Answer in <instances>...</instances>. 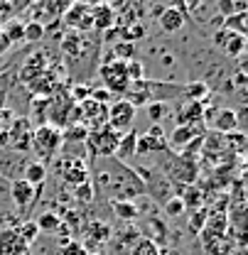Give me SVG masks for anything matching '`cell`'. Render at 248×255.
<instances>
[{"label": "cell", "mask_w": 248, "mask_h": 255, "mask_svg": "<svg viewBox=\"0 0 248 255\" xmlns=\"http://www.w3.org/2000/svg\"><path fill=\"white\" fill-rule=\"evenodd\" d=\"M96 187L103 191L111 201H133L148 191V184L130 169L125 162H118L116 157H101L96 169Z\"/></svg>", "instance_id": "cell-1"}, {"label": "cell", "mask_w": 248, "mask_h": 255, "mask_svg": "<svg viewBox=\"0 0 248 255\" xmlns=\"http://www.w3.org/2000/svg\"><path fill=\"white\" fill-rule=\"evenodd\" d=\"M64 142V135L59 128L49 126V123H42L39 128H34V132H32V145L30 150L37 152V162H42L44 164V159H52L57 157V152H59V147H62Z\"/></svg>", "instance_id": "cell-2"}, {"label": "cell", "mask_w": 248, "mask_h": 255, "mask_svg": "<svg viewBox=\"0 0 248 255\" xmlns=\"http://www.w3.org/2000/svg\"><path fill=\"white\" fill-rule=\"evenodd\" d=\"M121 135H123V132H116L111 126H101V128H96V130H89V135H86V147H89L91 162L93 159H101V157H113Z\"/></svg>", "instance_id": "cell-3"}, {"label": "cell", "mask_w": 248, "mask_h": 255, "mask_svg": "<svg viewBox=\"0 0 248 255\" xmlns=\"http://www.w3.org/2000/svg\"><path fill=\"white\" fill-rule=\"evenodd\" d=\"M98 71H101V79H103V84L111 94H125L128 91L130 81L125 76V62H118V59H113V54H108L101 62Z\"/></svg>", "instance_id": "cell-4"}, {"label": "cell", "mask_w": 248, "mask_h": 255, "mask_svg": "<svg viewBox=\"0 0 248 255\" xmlns=\"http://www.w3.org/2000/svg\"><path fill=\"white\" fill-rule=\"evenodd\" d=\"M57 174L66 184H71V189L91 179V169L81 157H62L57 162Z\"/></svg>", "instance_id": "cell-5"}, {"label": "cell", "mask_w": 248, "mask_h": 255, "mask_svg": "<svg viewBox=\"0 0 248 255\" xmlns=\"http://www.w3.org/2000/svg\"><path fill=\"white\" fill-rule=\"evenodd\" d=\"M135 113L138 108H133L128 101L118 98L108 106V118H106V126H111L116 132H128L133 130V121H135Z\"/></svg>", "instance_id": "cell-6"}, {"label": "cell", "mask_w": 248, "mask_h": 255, "mask_svg": "<svg viewBox=\"0 0 248 255\" xmlns=\"http://www.w3.org/2000/svg\"><path fill=\"white\" fill-rule=\"evenodd\" d=\"M62 22L74 32H81L86 34L89 30H93V20H91V7L71 0V5L66 7V12L62 15Z\"/></svg>", "instance_id": "cell-7"}, {"label": "cell", "mask_w": 248, "mask_h": 255, "mask_svg": "<svg viewBox=\"0 0 248 255\" xmlns=\"http://www.w3.org/2000/svg\"><path fill=\"white\" fill-rule=\"evenodd\" d=\"M32 121L30 118H15L12 126L7 128V147L17 150V152H27L32 145Z\"/></svg>", "instance_id": "cell-8"}, {"label": "cell", "mask_w": 248, "mask_h": 255, "mask_svg": "<svg viewBox=\"0 0 248 255\" xmlns=\"http://www.w3.org/2000/svg\"><path fill=\"white\" fill-rule=\"evenodd\" d=\"M39 189H42V187H32L30 182H25L22 177H20V179H12V182H10V201H12L20 211H27L30 206H34Z\"/></svg>", "instance_id": "cell-9"}, {"label": "cell", "mask_w": 248, "mask_h": 255, "mask_svg": "<svg viewBox=\"0 0 248 255\" xmlns=\"http://www.w3.org/2000/svg\"><path fill=\"white\" fill-rule=\"evenodd\" d=\"M229 228H231V226H229V214H226V211H212V209H209L207 223H204V228L199 231L202 243H204V246L214 243V241H217V238H221Z\"/></svg>", "instance_id": "cell-10"}, {"label": "cell", "mask_w": 248, "mask_h": 255, "mask_svg": "<svg viewBox=\"0 0 248 255\" xmlns=\"http://www.w3.org/2000/svg\"><path fill=\"white\" fill-rule=\"evenodd\" d=\"M27 251L30 246L20 238L17 228H0V255H27Z\"/></svg>", "instance_id": "cell-11"}, {"label": "cell", "mask_w": 248, "mask_h": 255, "mask_svg": "<svg viewBox=\"0 0 248 255\" xmlns=\"http://www.w3.org/2000/svg\"><path fill=\"white\" fill-rule=\"evenodd\" d=\"M123 96H125L123 101H128L133 108H138V106H148V103L153 101V81H150V79L133 81Z\"/></svg>", "instance_id": "cell-12"}, {"label": "cell", "mask_w": 248, "mask_h": 255, "mask_svg": "<svg viewBox=\"0 0 248 255\" xmlns=\"http://www.w3.org/2000/svg\"><path fill=\"white\" fill-rule=\"evenodd\" d=\"M113 236H111V226L103 221H91L89 226V238H86V243H81L89 253H96V248L98 246H103V243H108Z\"/></svg>", "instance_id": "cell-13"}, {"label": "cell", "mask_w": 248, "mask_h": 255, "mask_svg": "<svg viewBox=\"0 0 248 255\" xmlns=\"http://www.w3.org/2000/svg\"><path fill=\"white\" fill-rule=\"evenodd\" d=\"M71 5V0H39L34 5L37 17H47V20H62L66 7Z\"/></svg>", "instance_id": "cell-14"}, {"label": "cell", "mask_w": 248, "mask_h": 255, "mask_svg": "<svg viewBox=\"0 0 248 255\" xmlns=\"http://www.w3.org/2000/svg\"><path fill=\"white\" fill-rule=\"evenodd\" d=\"M185 12L177 7V5H167L165 7V12L157 17V22H160V27H162V32H177V30H182V25H185Z\"/></svg>", "instance_id": "cell-15"}, {"label": "cell", "mask_w": 248, "mask_h": 255, "mask_svg": "<svg viewBox=\"0 0 248 255\" xmlns=\"http://www.w3.org/2000/svg\"><path fill=\"white\" fill-rule=\"evenodd\" d=\"M202 111H204V103H199V101H185L182 108L177 111V126L197 128V123H202Z\"/></svg>", "instance_id": "cell-16"}, {"label": "cell", "mask_w": 248, "mask_h": 255, "mask_svg": "<svg viewBox=\"0 0 248 255\" xmlns=\"http://www.w3.org/2000/svg\"><path fill=\"white\" fill-rule=\"evenodd\" d=\"M44 71H47V59H44V54H42V52H37V54H32L30 59L25 62L22 71H20V79H22V81H27V84H34Z\"/></svg>", "instance_id": "cell-17"}, {"label": "cell", "mask_w": 248, "mask_h": 255, "mask_svg": "<svg viewBox=\"0 0 248 255\" xmlns=\"http://www.w3.org/2000/svg\"><path fill=\"white\" fill-rule=\"evenodd\" d=\"M212 126H214V130H217L219 135L234 132V130H239V113L231 111V108H219L214 121H212Z\"/></svg>", "instance_id": "cell-18"}, {"label": "cell", "mask_w": 248, "mask_h": 255, "mask_svg": "<svg viewBox=\"0 0 248 255\" xmlns=\"http://www.w3.org/2000/svg\"><path fill=\"white\" fill-rule=\"evenodd\" d=\"M194 137H199V130L192 126H177L172 132H170V137H165L167 140V147H175V150H185L187 145L194 140Z\"/></svg>", "instance_id": "cell-19"}, {"label": "cell", "mask_w": 248, "mask_h": 255, "mask_svg": "<svg viewBox=\"0 0 248 255\" xmlns=\"http://www.w3.org/2000/svg\"><path fill=\"white\" fill-rule=\"evenodd\" d=\"M84 47H86V37H84L81 32L69 30L66 34H62V39H59V49H62L66 57H79V54L84 52Z\"/></svg>", "instance_id": "cell-20"}, {"label": "cell", "mask_w": 248, "mask_h": 255, "mask_svg": "<svg viewBox=\"0 0 248 255\" xmlns=\"http://www.w3.org/2000/svg\"><path fill=\"white\" fill-rule=\"evenodd\" d=\"M91 20H93V30L98 32H108L116 25V12L103 2V5H96L91 7Z\"/></svg>", "instance_id": "cell-21"}, {"label": "cell", "mask_w": 248, "mask_h": 255, "mask_svg": "<svg viewBox=\"0 0 248 255\" xmlns=\"http://www.w3.org/2000/svg\"><path fill=\"white\" fill-rule=\"evenodd\" d=\"M138 130H128L121 135V140H118V147H116V155L113 157L118 159V162H125L128 164V159L135 157V142H138Z\"/></svg>", "instance_id": "cell-22"}, {"label": "cell", "mask_w": 248, "mask_h": 255, "mask_svg": "<svg viewBox=\"0 0 248 255\" xmlns=\"http://www.w3.org/2000/svg\"><path fill=\"white\" fill-rule=\"evenodd\" d=\"M167 150V140L165 137H155V135H138V142H135V155H150V152H162Z\"/></svg>", "instance_id": "cell-23"}, {"label": "cell", "mask_w": 248, "mask_h": 255, "mask_svg": "<svg viewBox=\"0 0 248 255\" xmlns=\"http://www.w3.org/2000/svg\"><path fill=\"white\" fill-rule=\"evenodd\" d=\"M219 142H221L224 150H229V155H244V150H246V135L241 130L219 135Z\"/></svg>", "instance_id": "cell-24"}, {"label": "cell", "mask_w": 248, "mask_h": 255, "mask_svg": "<svg viewBox=\"0 0 248 255\" xmlns=\"http://www.w3.org/2000/svg\"><path fill=\"white\" fill-rule=\"evenodd\" d=\"M177 196L182 199L185 209H189V211L204 206V191L197 189V187H192V184H185V187H182V194H177Z\"/></svg>", "instance_id": "cell-25"}, {"label": "cell", "mask_w": 248, "mask_h": 255, "mask_svg": "<svg viewBox=\"0 0 248 255\" xmlns=\"http://www.w3.org/2000/svg\"><path fill=\"white\" fill-rule=\"evenodd\" d=\"M234 236H231V228L221 236V238H217L214 243H209V246H204V251L209 255H229L231 251H234Z\"/></svg>", "instance_id": "cell-26"}, {"label": "cell", "mask_w": 248, "mask_h": 255, "mask_svg": "<svg viewBox=\"0 0 248 255\" xmlns=\"http://www.w3.org/2000/svg\"><path fill=\"white\" fill-rule=\"evenodd\" d=\"M224 30L246 37V34H248V15H246V12H234V15L224 17Z\"/></svg>", "instance_id": "cell-27"}, {"label": "cell", "mask_w": 248, "mask_h": 255, "mask_svg": "<svg viewBox=\"0 0 248 255\" xmlns=\"http://www.w3.org/2000/svg\"><path fill=\"white\" fill-rule=\"evenodd\" d=\"M34 223H37L39 233H54V231L62 228V216H59L57 211H44V214L37 216V221Z\"/></svg>", "instance_id": "cell-28"}, {"label": "cell", "mask_w": 248, "mask_h": 255, "mask_svg": "<svg viewBox=\"0 0 248 255\" xmlns=\"http://www.w3.org/2000/svg\"><path fill=\"white\" fill-rule=\"evenodd\" d=\"M22 179L30 182L32 187H42L44 179H47V164H42V162H30V164L25 167V177H22Z\"/></svg>", "instance_id": "cell-29"}, {"label": "cell", "mask_w": 248, "mask_h": 255, "mask_svg": "<svg viewBox=\"0 0 248 255\" xmlns=\"http://www.w3.org/2000/svg\"><path fill=\"white\" fill-rule=\"evenodd\" d=\"M111 209L113 214L121 219V221H133L140 216V209L133 204V201H111Z\"/></svg>", "instance_id": "cell-30"}, {"label": "cell", "mask_w": 248, "mask_h": 255, "mask_svg": "<svg viewBox=\"0 0 248 255\" xmlns=\"http://www.w3.org/2000/svg\"><path fill=\"white\" fill-rule=\"evenodd\" d=\"M185 94H187L185 101H199V103H204V101H209V84L207 81H192V84H187Z\"/></svg>", "instance_id": "cell-31"}, {"label": "cell", "mask_w": 248, "mask_h": 255, "mask_svg": "<svg viewBox=\"0 0 248 255\" xmlns=\"http://www.w3.org/2000/svg\"><path fill=\"white\" fill-rule=\"evenodd\" d=\"M2 34L7 37L10 44H22V42H25V22H20V20H10V22L2 27Z\"/></svg>", "instance_id": "cell-32"}, {"label": "cell", "mask_w": 248, "mask_h": 255, "mask_svg": "<svg viewBox=\"0 0 248 255\" xmlns=\"http://www.w3.org/2000/svg\"><path fill=\"white\" fill-rule=\"evenodd\" d=\"M224 52L229 54V57H234V59H239V57H244V52H246V37H241V34H229V39H226V44H224Z\"/></svg>", "instance_id": "cell-33"}, {"label": "cell", "mask_w": 248, "mask_h": 255, "mask_svg": "<svg viewBox=\"0 0 248 255\" xmlns=\"http://www.w3.org/2000/svg\"><path fill=\"white\" fill-rule=\"evenodd\" d=\"M111 54H113V59H118V62H130V59L135 57V44L128 42V39H118V42L111 47Z\"/></svg>", "instance_id": "cell-34"}, {"label": "cell", "mask_w": 248, "mask_h": 255, "mask_svg": "<svg viewBox=\"0 0 248 255\" xmlns=\"http://www.w3.org/2000/svg\"><path fill=\"white\" fill-rule=\"evenodd\" d=\"M167 116H170V103L167 101H150L148 103V118L155 126H160V121H165Z\"/></svg>", "instance_id": "cell-35"}, {"label": "cell", "mask_w": 248, "mask_h": 255, "mask_svg": "<svg viewBox=\"0 0 248 255\" xmlns=\"http://www.w3.org/2000/svg\"><path fill=\"white\" fill-rule=\"evenodd\" d=\"M74 199H76V204H81V206H89L93 199V184H91V179L89 182H84V184H79V187H74Z\"/></svg>", "instance_id": "cell-36"}, {"label": "cell", "mask_w": 248, "mask_h": 255, "mask_svg": "<svg viewBox=\"0 0 248 255\" xmlns=\"http://www.w3.org/2000/svg\"><path fill=\"white\" fill-rule=\"evenodd\" d=\"M17 233H20V238H22L27 246H32V243L39 238V228H37V223L30 221V219H27V221H22L20 226H17Z\"/></svg>", "instance_id": "cell-37"}, {"label": "cell", "mask_w": 248, "mask_h": 255, "mask_svg": "<svg viewBox=\"0 0 248 255\" xmlns=\"http://www.w3.org/2000/svg\"><path fill=\"white\" fill-rule=\"evenodd\" d=\"M207 216H209V209H207V206L189 211V231H192V233H199V231L204 228V223H207Z\"/></svg>", "instance_id": "cell-38"}, {"label": "cell", "mask_w": 248, "mask_h": 255, "mask_svg": "<svg viewBox=\"0 0 248 255\" xmlns=\"http://www.w3.org/2000/svg\"><path fill=\"white\" fill-rule=\"evenodd\" d=\"M160 246H157L155 241H150V238H140L138 243H135V248L130 251V255H160Z\"/></svg>", "instance_id": "cell-39"}, {"label": "cell", "mask_w": 248, "mask_h": 255, "mask_svg": "<svg viewBox=\"0 0 248 255\" xmlns=\"http://www.w3.org/2000/svg\"><path fill=\"white\" fill-rule=\"evenodd\" d=\"M44 32H47V27L39 20H30L25 25V42H39V39H44Z\"/></svg>", "instance_id": "cell-40"}, {"label": "cell", "mask_w": 248, "mask_h": 255, "mask_svg": "<svg viewBox=\"0 0 248 255\" xmlns=\"http://www.w3.org/2000/svg\"><path fill=\"white\" fill-rule=\"evenodd\" d=\"M162 206H165V214H167L170 219H175V216H182V214L187 211L180 196H170V199H167V201H165Z\"/></svg>", "instance_id": "cell-41"}, {"label": "cell", "mask_w": 248, "mask_h": 255, "mask_svg": "<svg viewBox=\"0 0 248 255\" xmlns=\"http://www.w3.org/2000/svg\"><path fill=\"white\" fill-rule=\"evenodd\" d=\"M125 76H128V81L133 84V81H140V79H145V69H143V64L138 62V59H130V62H125Z\"/></svg>", "instance_id": "cell-42"}, {"label": "cell", "mask_w": 248, "mask_h": 255, "mask_svg": "<svg viewBox=\"0 0 248 255\" xmlns=\"http://www.w3.org/2000/svg\"><path fill=\"white\" fill-rule=\"evenodd\" d=\"M64 140H74V142H81V140H86V135H89V130L84 126H66V130H62Z\"/></svg>", "instance_id": "cell-43"}, {"label": "cell", "mask_w": 248, "mask_h": 255, "mask_svg": "<svg viewBox=\"0 0 248 255\" xmlns=\"http://www.w3.org/2000/svg\"><path fill=\"white\" fill-rule=\"evenodd\" d=\"M91 101L96 103H101V106H111L113 103V94L108 91V89H91V96H89Z\"/></svg>", "instance_id": "cell-44"}, {"label": "cell", "mask_w": 248, "mask_h": 255, "mask_svg": "<svg viewBox=\"0 0 248 255\" xmlns=\"http://www.w3.org/2000/svg\"><path fill=\"white\" fill-rule=\"evenodd\" d=\"M10 20H15V10H12V5H10L7 0H0V30H2Z\"/></svg>", "instance_id": "cell-45"}, {"label": "cell", "mask_w": 248, "mask_h": 255, "mask_svg": "<svg viewBox=\"0 0 248 255\" xmlns=\"http://www.w3.org/2000/svg\"><path fill=\"white\" fill-rule=\"evenodd\" d=\"M62 255H89V251L81 246V241H74V238H71L62 248Z\"/></svg>", "instance_id": "cell-46"}, {"label": "cell", "mask_w": 248, "mask_h": 255, "mask_svg": "<svg viewBox=\"0 0 248 255\" xmlns=\"http://www.w3.org/2000/svg\"><path fill=\"white\" fill-rule=\"evenodd\" d=\"M145 37V27L140 25V22H135V25H130L128 30H125V39L128 42H133V39H143Z\"/></svg>", "instance_id": "cell-47"}, {"label": "cell", "mask_w": 248, "mask_h": 255, "mask_svg": "<svg viewBox=\"0 0 248 255\" xmlns=\"http://www.w3.org/2000/svg\"><path fill=\"white\" fill-rule=\"evenodd\" d=\"M217 10H219V17H229L234 15V0H217Z\"/></svg>", "instance_id": "cell-48"}, {"label": "cell", "mask_w": 248, "mask_h": 255, "mask_svg": "<svg viewBox=\"0 0 248 255\" xmlns=\"http://www.w3.org/2000/svg\"><path fill=\"white\" fill-rule=\"evenodd\" d=\"M229 34H231V32H229V30H224V27H219V30L214 32V34H212V39H214V44H217V47H221V49H224V44H226V39H229Z\"/></svg>", "instance_id": "cell-49"}, {"label": "cell", "mask_w": 248, "mask_h": 255, "mask_svg": "<svg viewBox=\"0 0 248 255\" xmlns=\"http://www.w3.org/2000/svg\"><path fill=\"white\" fill-rule=\"evenodd\" d=\"M130 2H133V0H106V5H108L113 12H121V10H125Z\"/></svg>", "instance_id": "cell-50"}, {"label": "cell", "mask_w": 248, "mask_h": 255, "mask_svg": "<svg viewBox=\"0 0 248 255\" xmlns=\"http://www.w3.org/2000/svg\"><path fill=\"white\" fill-rule=\"evenodd\" d=\"M202 2H204V0H180V10H182V12H192V10H197Z\"/></svg>", "instance_id": "cell-51"}, {"label": "cell", "mask_w": 248, "mask_h": 255, "mask_svg": "<svg viewBox=\"0 0 248 255\" xmlns=\"http://www.w3.org/2000/svg\"><path fill=\"white\" fill-rule=\"evenodd\" d=\"M10 47H12V44L7 42V37H5V34H2V30H0V57H2V54H5Z\"/></svg>", "instance_id": "cell-52"}, {"label": "cell", "mask_w": 248, "mask_h": 255, "mask_svg": "<svg viewBox=\"0 0 248 255\" xmlns=\"http://www.w3.org/2000/svg\"><path fill=\"white\" fill-rule=\"evenodd\" d=\"M234 84H236V86H246V71H244V69H239V74H236V81H234ZM234 84H231V86H234Z\"/></svg>", "instance_id": "cell-53"}, {"label": "cell", "mask_w": 248, "mask_h": 255, "mask_svg": "<svg viewBox=\"0 0 248 255\" xmlns=\"http://www.w3.org/2000/svg\"><path fill=\"white\" fill-rule=\"evenodd\" d=\"M148 135H155V137H165V130H162V126H153L150 130H148Z\"/></svg>", "instance_id": "cell-54"}, {"label": "cell", "mask_w": 248, "mask_h": 255, "mask_svg": "<svg viewBox=\"0 0 248 255\" xmlns=\"http://www.w3.org/2000/svg\"><path fill=\"white\" fill-rule=\"evenodd\" d=\"M76 2H81V5H86V7H96V5H103L106 0H76Z\"/></svg>", "instance_id": "cell-55"}, {"label": "cell", "mask_w": 248, "mask_h": 255, "mask_svg": "<svg viewBox=\"0 0 248 255\" xmlns=\"http://www.w3.org/2000/svg\"><path fill=\"white\" fill-rule=\"evenodd\" d=\"M165 7H167V5H155V7H153V17H155V20L165 12Z\"/></svg>", "instance_id": "cell-56"}, {"label": "cell", "mask_w": 248, "mask_h": 255, "mask_svg": "<svg viewBox=\"0 0 248 255\" xmlns=\"http://www.w3.org/2000/svg\"><path fill=\"white\" fill-rule=\"evenodd\" d=\"M89 255H103V253H101V251H96V253H89Z\"/></svg>", "instance_id": "cell-57"}, {"label": "cell", "mask_w": 248, "mask_h": 255, "mask_svg": "<svg viewBox=\"0 0 248 255\" xmlns=\"http://www.w3.org/2000/svg\"><path fill=\"white\" fill-rule=\"evenodd\" d=\"M160 255H177V253H160Z\"/></svg>", "instance_id": "cell-58"}]
</instances>
